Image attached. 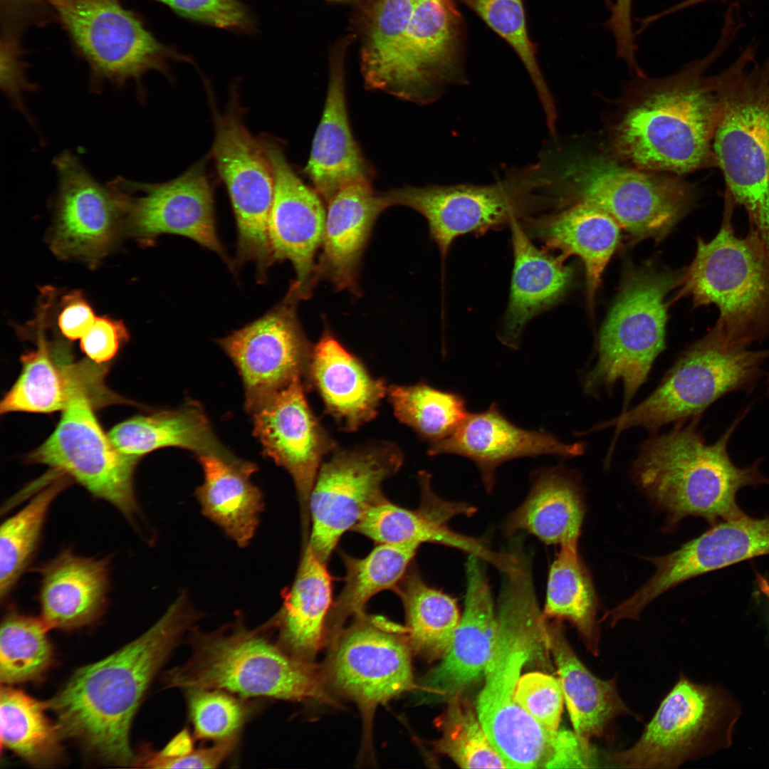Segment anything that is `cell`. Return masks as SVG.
I'll use <instances>...</instances> for the list:
<instances>
[{
	"mask_svg": "<svg viewBox=\"0 0 769 769\" xmlns=\"http://www.w3.org/2000/svg\"><path fill=\"white\" fill-rule=\"evenodd\" d=\"M715 1V0H684V1H681V2L679 3L677 5L674 6L668 9L666 11H663V12H661L660 14H658L655 15V16H652V18H651L652 19L651 21H653L656 19L660 18L661 16L662 17V16H665L666 14H671V13H674L675 11H679L681 9L691 6L693 5H696L698 4H701V3L706 2V1Z\"/></svg>",
	"mask_w": 769,
	"mask_h": 769,
	"instance_id": "cell-56",
	"label": "cell"
},
{
	"mask_svg": "<svg viewBox=\"0 0 769 769\" xmlns=\"http://www.w3.org/2000/svg\"><path fill=\"white\" fill-rule=\"evenodd\" d=\"M510 226L514 264L509 301L498 337L505 345L517 349L527 323L563 295L572 271L565 265V256L555 257L538 249L518 220Z\"/></svg>",
	"mask_w": 769,
	"mask_h": 769,
	"instance_id": "cell-35",
	"label": "cell"
},
{
	"mask_svg": "<svg viewBox=\"0 0 769 769\" xmlns=\"http://www.w3.org/2000/svg\"><path fill=\"white\" fill-rule=\"evenodd\" d=\"M206 90L215 127L211 156L227 189L236 222V263H254L257 279L262 283L274 263L268 236L275 192L272 164L262 138L254 137L245 125L236 86L222 113L216 108L210 88Z\"/></svg>",
	"mask_w": 769,
	"mask_h": 769,
	"instance_id": "cell-12",
	"label": "cell"
},
{
	"mask_svg": "<svg viewBox=\"0 0 769 769\" xmlns=\"http://www.w3.org/2000/svg\"><path fill=\"white\" fill-rule=\"evenodd\" d=\"M205 159L168 182L118 178L109 184L118 195L131 234L142 242L148 244L166 234L183 236L214 251L234 269L218 236Z\"/></svg>",
	"mask_w": 769,
	"mask_h": 769,
	"instance_id": "cell-17",
	"label": "cell"
},
{
	"mask_svg": "<svg viewBox=\"0 0 769 769\" xmlns=\"http://www.w3.org/2000/svg\"><path fill=\"white\" fill-rule=\"evenodd\" d=\"M721 708L711 688L681 678L661 701L642 736L612 761L624 768H672L687 760L716 722Z\"/></svg>",
	"mask_w": 769,
	"mask_h": 769,
	"instance_id": "cell-26",
	"label": "cell"
},
{
	"mask_svg": "<svg viewBox=\"0 0 769 769\" xmlns=\"http://www.w3.org/2000/svg\"><path fill=\"white\" fill-rule=\"evenodd\" d=\"M95 319L93 308L80 292H73L64 297L58 325L66 338L70 340L81 339Z\"/></svg>",
	"mask_w": 769,
	"mask_h": 769,
	"instance_id": "cell-54",
	"label": "cell"
},
{
	"mask_svg": "<svg viewBox=\"0 0 769 769\" xmlns=\"http://www.w3.org/2000/svg\"><path fill=\"white\" fill-rule=\"evenodd\" d=\"M748 46L714 75L719 117L713 149L725 196L746 211L750 231L769 252V59Z\"/></svg>",
	"mask_w": 769,
	"mask_h": 769,
	"instance_id": "cell-7",
	"label": "cell"
},
{
	"mask_svg": "<svg viewBox=\"0 0 769 769\" xmlns=\"http://www.w3.org/2000/svg\"><path fill=\"white\" fill-rule=\"evenodd\" d=\"M88 65L92 82L118 88L157 70L169 76L171 61L189 57L158 41L142 18L120 0H43Z\"/></svg>",
	"mask_w": 769,
	"mask_h": 769,
	"instance_id": "cell-11",
	"label": "cell"
},
{
	"mask_svg": "<svg viewBox=\"0 0 769 769\" xmlns=\"http://www.w3.org/2000/svg\"><path fill=\"white\" fill-rule=\"evenodd\" d=\"M66 485L59 479L35 496L0 528V597L11 592L38 547L48 511Z\"/></svg>",
	"mask_w": 769,
	"mask_h": 769,
	"instance_id": "cell-46",
	"label": "cell"
},
{
	"mask_svg": "<svg viewBox=\"0 0 769 769\" xmlns=\"http://www.w3.org/2000/svg\"><path fill=\"white\" fill-rule=\"evenodd\" d=\"M270 630L269 620L250 629L239 618L214 632H192L191 656L165 674V686L335 704L320 670L273 643Z\"/></svg>",
	"mask_w": 769,
	"mask_h": 769,
	"instance_id": "cell-6",
	"label": "cell"
},
{
	"mask_svg": "<svg viewBox=\"0 0 769 769\" xmlns=\"http://www.w3.org/2000/svg\"><path fill=\"white\" fill-rule=\"evenodd\" d=\"M558 212L526 219L529 233L546 246L575 255L585 265L589 308L594 301L603 271L620 239V226L604 211L577 202Z\"/></svg>",
	"mask_w": 769,
	"mask_h": 769,
	"instance_id": "cell-36",
	"label": "cell"
},
{
	"mask_svg": "<svg viewBox=\"0 0 769 769\" xmlns=\"http://www.w3.org/2000/svg\"><path fill=\"white\" fill-rule=\"evenodd\" d=\"M90 399L81 397L63 411L51 436L26 456L67 475L92 496L117 508L135 524L140 507L134 474L140 458L119 451L96 419Z\"/></svg>",
	"mask_w": 769,
	"mask_h": 769,
	"instance_id": "cell-15",
	"label": "cell"
},
{
	"mask_svg": "<svg viewBox=\"0 0 769 769\" xmlns=\"http://www.w3.org/2000/svg\"><path fill=\"white\" fill-rule=\"evenodd\" d=\"M724 205L715 237L707 242L698 239L679 296H691L695 307L715 305L719 316L714 328L729 341L747 346L769 335V253L754 233L736 235L735 206L727 197Z\"/></svg>",
	"mask_w": 769,
	"mask_h": 769,
	"instance_id": "cell-8",
	"label": "cell"
},
{
	"mask_svg": "<svg viewBox=\"0 0 769 769\" xmlns=\"http://www.w3.org/2000/svg\"><path fill=\"white\" fill-rule=\"evenodd\" d=\"M585 513L580 485L563 466L540 468L531 474L524 501L502 523L506 537L523 530L546 545L577 543Z\"/></svg>",
	"mask_w": 769,
	"mask_h": 769,
	"instance_id": "cell-33",
	"label": "cell"
},
{
	"mask_svg": "<svg viewBox=\"0 0 769 769\" xmlns=\"http://www.w3.org/2000/svg\"><path fill=\"white\" fill-rule=\"evenodd\" d=\"M421 496L417 509L397 506L387 498L373 506L352 530L374 540L377 544H406L419 547L431 543L443 545L474 555L492 565L501 572L514 563L511 552L492 550L483 540L459 533L451 529L449 521L455 516H473L476 508L466 502L449 501L440 498L432 489L431 475L419 474Z\"/></svg>",
	"mask_w": 769,
	"mask_h": 769,
	"instance_id": "cell-24",
	"label": "cell"
},
{
	"mask_svg": "<svg viewBox=\"0 0 769 769\" xmlns=\"http://www.w3.org/2000/svg\"><path fill=\"white\" fill-rule=\"evenodd\" d=\"M308 379L318 389L326 411L347 431H355L377 415L388 387L326 331L313 347Z\"/></svg>",
	"mask_w": 769,
	"mask_h": 769,
	"instance_id": "cell-32",
	"label": "cell"
},
{
	"mask_svg": "<svg viewBox=\"0 0 769 769\" xmlns=\"http://www.w3.org/2000/svg\"><path fill=\"white\" fill-rule=\"evenodd\" d=\"M738 24L726 19L706 56L661 78L639 77L609 130L613 156L634 167L683 174L716 166L713 142L719 117L714 77L705 72L730 43Z\"/></svg>",
	"mask_w": 769,
	"mask_h": 769,
	"instance_id": "cell-2",
	"label": "cell"
},
{
	"mask_svg": "<svg viewBox=\"0 0 769 769\" xmlns=\"http://www.w3.org/2000/svg\"><path fill=\"white\" fill-rule=\"evenodd\" d=\"M546 179L540 162L508 172L489 184H459L404 187L384 194L390 206H408L420 213L430 234L446 256L459 236L482 234L520 218H528L545 203Z\"/></svg>",
	"mask_w": 769,
	"mask_h": 769,
	"instance_id": "cell-13",
	"label": "cell"
},
{
	"mask_svg": "<svg viewBox=\"0 0 769 769\" xmlns=\"http://www.w3.org/2000/svg\"><path fill=\"white\" fill-rule=\"evenodd\" d=\"M516 702L545 729L556 732L564 696L558 679L542 672L520 676L515 691Z\"/></svg>",
	"mask_w": 769,
	"mask_h": 769,
	"instance_id": "cell-51",
	"label": "cell"
},
{
	"mask_svg": "<svg viewBox=\"0 0 769 769\" xmlns=\"http://www.w3.org/2000/svg\"><path fill=\"white\" fill-rule=\"evenodd\" d=\"M597 608L592 577L580 556L577 543L561 545L548 572L544 615L569 621L577 629L587 649L597 655Z\"/></svg>",
	"mask_w": 769,
	"mask_h": 769,
	"instance_id": "cell-42",
	"label": "cell"
},
{
	"mask_svg": "<svg viewBox=\"0 0 769 769\" xmlns=\"http://www.w3.org/2000/svg\"><path fill=\"white\" fill-rule=\"evenodd\" d=\"M696 418L650 437L632 464L634 481L667 513L669 525L687 516L711 523L741 518L746 514L736 503L738 491L768 482L756 466L739 468L730 459L727 443L736 425L714 444H706L696 430Z\"/></svg>",
	"mask_w": 769,
	"mask_h": 769,
	"instance_id": "cell-4",
	"label": "cell"
},
{
	"mask_svg": "<svg viewBox=\"0 0 769 769\" xmlns=\"http://www.w3.org/2000/svg\"><path fill=\"white\" fill-rule=\"evenodd\" d=\"M592 758L590 748L585 747L575 732L558 730L556 732L551 758L545 768H591Z\"/></svg>",
	"mask_w": 769,
	"mask_h": 769,
	"instance_id": "cell-55",
	"label": "cell"
},
{
	"mask_svg": "<svg viewBox=\"0 0 769 769\" xmlns=\"http://www.w3.org/2000/svg\"><path fill=\"white\" fill-rule=\"evenodd\" d=\"M53 165L58 183L52 249L62 258L96 262L108 252L123 218L119 197L69 152L59 155Z\"/></svg>",
	"mask_w": 769,
	"mask_h": 769,
	"instance_id": "cell-22",
	"label": "cell"
},
{
	"mask_svg": "<svg viewBox=\"0 0 769 769\" xmlns=\"http://www.w3.org/2000/svg\"><path fill=\"white\" fill-rule=\"evenodd\" d=\"M128 339L129 334L122 321L98 317L80 339V348L92 361L106 364L115 357Z\"/></svg>",
	"mask_w": 769,
	"mask_h": 769,
	"instance_id": "cell-53",
	"label": "cell"
},
{
	"mask_svg": "<svg viewBox=\"0 0 769 769\" xmlns=\"http://www.w3.org/2000/svg\"><path fill=\"white\" fill-rule=\"evenodd\" d=\"M41 619L10 612L0 631V679L12 684L39 678L50 666L53 649Z\"/></svg>",
	"mask_w": 769,
	"mask_h": 769,
	"instance_id": "cell-47",
	"label": "cell"
},
{
	"mask_svg": "<svg viewBox=\"0 0 769 769\" xmlns=\"http://www.w3.org/2000/svg\"><path fill=\"white\" fill-rule=\"evenodd\" d=\"M177 14L217 28L251 33L256 21L241 0H152Z\"/></svg>",
	"mask_w": 769,
	"mask_h": 769,
	"instance_id": "cell-52",
	"label": "cell"
},
{
	"mask_svg": "<svg viewBox=\"0 0 769 769\" xmlns=\"http://www.w3.org/2000/svg\"><path fill=\"white\" fill-rule=\"evenodd\" d=\"M46 706L22 691L1 686V745L36 767L51 766L62 754L63 738L46 717Z\"/></svg>",
	"mask_w": 769,
	"mask_h": 769,
	"instance_id": "cell-43",
	"label": "cell"
},
{
	"mask_svg": "<svg viewBox=\"0 0 769 769\" xmlns=\"http://www.w3.org/2000/svg\"><path fill=\"white\" fill-rule=\"evenodd\" d=\"M110 558H87L66 548L41 565L38 599L50 628L72 629L98 619L108 601Z\"/></svg>",
	"mask_w": 769,
	"mask_h": 769,
	"instance_id": "cell-29",
	"label": "cell"
},
{
	"mask_svg": "<svg viewBox=\"0 0 769 769\" xmlns=\"http://www.w3.org/2000/svg\"><path fill=\"white\" fill-rule=\"evenodd\" d=\"M461 693L449 698L444 713L438 718L441 736L435 742V748L462 768H506L476 712Z\"/></svg>",
	"mask_w": 769,
	"mask_h": 769,
	"instance_id": "cell-49",
	"label": "cell"
},
{
	"mask_svg": "<svg viewBox=\"0 0 769 769\" xmlns=\"http://www.w3.org/2000/svg\"><path fill=\"white\" fill-rule=\"evenodd\" d=\"M114 446L127 455L141 458L158 449L174 446L235 459L215 436L203 409L194 402L180 408L123 421L108 434Z\"/></svg>",
	"mask_w": 769,
	"mask_h": 769,
	"instance_id": "cell-39",
	"label": "cell"
},
{
	"mask_svg": "<svg viewBox=\"0 0 769 769\" xmlns=\"http://www.w3.org/2000/svg\"><path fill=\"white\" fill-rule=\"evenodd\" d=\"M727 340L714 327L682 353L656 388L632 409L590 431L614 428L608 454L620 433L639 427L656 431L671 422L699 417L725 394L746 387L755 380L769 350H749Z\"/></svg>",
	"mask_w": 769,
	"mask_h": 769,
	"instance_id": "cell-10",
	"label": "cell"
},
{
	"mask_svg": "<svg viewBox=\"0 0 769 769\" xmlns=\"http://www.w3.org/2000/svg\"><path fill=\"white\" fill-rule=\"evenodd\" d=\"M419 547L406 544H377L363 558L341 552L345 570V585L333 602L325 623V644L339 636L346 620L365 613L367 602L376 594L392 590L404 577Z\"/></svg>",
	"mask_w": 769,
	"mask_h": 769,
	"instance_id": "cell-40",
	"label": "cell"
},
{
	"mask_svg": "<svg viewBox=\"0 0 769 769\" xmlns=\"http://www.w3.org/2000/svg\"><path fill=\"white\" fill-rule=\"evenodd\" d=\"M342 52L332 58L329 85L320 122L304 172L328 202L342 187L370 181L374 171L355 142L349 123Z\"/></svg>",
	"mask_w": 769,
	"mask_h": 769,
	"instance_id": "cell-30",
	"label": "cell"
},
{
	"mask_svg": "<svg viewBox=\"0 0 769 769\" xmlns=\"http://www.w3.org/2000/svg\"><path fill=\"white\" fill-rule=\"evenodd\" d=\"M393 590L404 606L412 653L428 661L441 659L461 619L456 600L429 586L415 566H410Z\"/></svg>",
	"mask_w": 769,
	"mask_h": 769,
	"instance_id": "cell-41",
	"label": "cell"
},
{
	"mask_svg": "<svg viewBox=\"0 0 769 769\" xmlns=\"http://www.w3.org/2000/svg\"><path fill=\"white\" fill-rule=\"evenodd\" d=\"M758 581L760 590L766 597L769 604V582L761 576H758Z\"/></svg>",
	"mask_w": 769,
	"mask_h": 769,
	"instance_id": "cell-57",
	"label": "cell"
},
{
	"mask_svg": "<svg viewBox=\"0 0 769 769\" xmlns=\"http://www.w3.org/2000/svg\"><path fill=\"white\" fill-rule=\"evenodd\" d=\"M299 300L290 288L276 307L218 341L242 378L250 414L295 379L308 376L313 347L298 320Z\"/></svg>",
	"mask_w": 769,
	"mask_h": 769,
	"instance_id": "cell-18",
	"label": "cell"
},
{
	"mask_svg": "<svg viewBox=\"0 0 769 769\" xmlns=\"http://www.w3.org/2000/svg\"><path fill=\"white\" fill-rule=\"evenodd\" d=\"M402 462L396 446L378 442L337 450L321 465L309 501L308 541L322 562L327 564L346 531L387 499L382 484Z\"/></svg>",
	"mask_w": 769,
	"mask_h": 769,
	"instance_id": "cell-16",
	"label": "cell"
},
{
	"mask_svg": "<svg viewBox=\"0 0 769 769\" xmlns=\"http://www.w3.org/2000/svg\"><path fill=\"white\" fill-rule=\"evenodd\" d=\"M200 613L182 592L140 637L106 658L78 669L45 703L63 737L78 741L101 761L134 764L130 730L154 677Z\"/></svg>",
	"mask_w": 769,
	"mask_h": 769,
	"instance_id": "cell-1",
	"label": "cell"
},
{
	"mask_svg": "<svg viewBox=\"0 0 769 769\" xmlns=\"http://www.w3.org/2000/svg\"><path fill=\"white\" fill-rule=\"evenodd\" d=\"M585 443L566 444L554 434L527 430L512 423L494 402L487 409L469 413L446 439L430 445L428 454L466 457L478 468L486 491L491 492L499 466L511 459L555 455L571 458L584 454Z\"/></svg>",
	"mask_w": 769,
	"mask_h": 769,
	"instance_id": "cell-28",
	"label": "cell"
},
{
	"mask_svg": "<svg viewBox=\"0 0 769 769\" xmlns=\"http://www.w3.org/2000/svg\"><path fill=\"white\" fill-rule=\"evenodd\" d=\"M681 276L651 268L627 269L600 329L597 360L584 380L586 393L610 391L621 380L622 412L628 409L655 359L665 349L666 298L680 284Z\"/></svg>",
	"mask_w": 769,
	"mask_h": 769,
	"instance_id": "cell-9",
	"label": "cell"
},
{
	"mask_svg": "<svg viewBox=\"0 0 769 769\" xmlns=\"http://www.w3.org/2000/svg\"><path fill=\"white\" fill-rule=\"evenodd\" d=\"M461 17L451 0H414L400 66L389 92L415 103L434 101L466 81Z\"/></svg>",
	"mask_w": 769,
	"mask_h": 769,
	"instance_id": "cell-21",
	"label": "cell"
},
{
	"mask_svg": "<svg viewBox=\"0 0 769 769\" xmlns=\"http://www.w3.org/2000/svg\"><path fill=\"white\" fill-rule=\"evenodd\" d=\"M548 642L574 732L590 748L592 738L603 737L617 717L631 713L618 694L615 679L596 677L579 659L560 620L548 624Z\"/></svg>",
	"mask_w": 769,
	"mask_h": 769,
	"instance_id": "cell-38",
	"label": "cell"
},
{
	"mask_svg": "<svg viewBox=\"0 0 769 769\" xmlns=\"http://www.w3.org/2000/svg\"><path fill=\"white\" fill-rule=\"evenodd\" d=\"M530 567V558L523 556L503 573L497 639L476 707L506 768H545L558 731L540 725L514 699L523 667L548 647L547 617L539 608Z\"/></svg>",
	"mask_w": 769,
	"mask_h": 769,
	"instance_id": "cell-3",
	"label": "cell"
},
{
	"mask_svg": "<svg viewBox=\"0 0 769 769\" xmlns=\"http://www.w3.org/2000/svg\"><path fill=\"white\" fill-rule=\"evenodd\" d=\"M262 140L275 179L268 221L273 258L291 262L296 278L291 287L300 299L307 298L318 278L314 258L323 244L326 211L320 196L297 175L281 146L267 137Z\"/></svg>",
	"mask_w": 769,
	"mask_h": 769,
	"instance_id": "cell-23",
	"label": "cell"
},
{
	"mask_svg": "<svg viewBox=\"0 0 769 769\" xmlns=\"http://www.w3.org/2000/svg\"><path fill=\"white\" fill-rule=\"evenodd\" d=\"M332 577L326 563L304 542L291 586L282 592L283 603L271 619L277 643L288 653L312 663L325 644L326 619L333 604Z\"/></svg>",
	"mask_w": 769,
	"mask_h": 769,
	"instance_id": "cell-34",
	"label": "cell"
},
{
	"mask_svg": "<svg viewBox=\"0 0 769 769\" xmlns=\"http://www.w3.org/2000/svg\"><path fill=\"white\" fill-rule=\"evenodd\" d=\"M253 433L263 452L291 475L300 508L303 537L309 535V501L325 455L335 443L320 424L298 377L251 413Z\"/></svg>",
	"mask_w": 769,
	"mask_h": 769,
	"instance_id": "cell-19",
	"label": "cell"
},
{
	"mask_svg": "<svg viewBox=\"0 0 769 769\" xmlns=\"http://www.w3.org/2000/svg\"><path fill=\"white\" fill-rule=\"evenodd\" d=\"M461 1L513 48L535 86L548 127L555 133L556 107L536 59V46L528 36L523 0Z\"/></svg>",
	"mask_w": 769,
	"mask_h": 769,
	"instance_id": "cell-48",
	"label": "cell"
},
{
	"mask_svg": "<svg viewBox=\"0 0 769 769\" xmlns=\"http://www.w3.org/2000/svg\"><path fill=\"white\" fill-rule=\"evenodd\" d=\"M47 306L38 313L36 348L21 357V372L1 401V414L53 413L63 411L81 397L89 398L95 408L131 403L106 387L107 364L90 359L75 362L68 347L46 340Z\"/></svg>",
	"mask_w": 769,
	"mask_h": 769,
	"instance_id": "cell-20",
	"label": "cell"
},
{
	"mask_svg": "<svg viewBox=\"0 0 769 769\" xmlns=\"http://www.w3.org/2000/svg\"><path fill=\"white\" fill-rule=\"evenodd\" d=\"M769 554V517L746 514L723 520L666 555L649 559L655 572L625 600L627 609L639 614L658 596L692 577Z\"/></svg>",
	"mask_w": 769,
	"mask_h": 769,
	"instance_id": "cell-25",
	"label": "cell"
},
{
	"mask_svg": "<svg viewBox=\"0 0 769 769\" xmlns=\"http://www.w3.org/2000/svg\"><path fill=\"white\" fill-rule=\"evenodd\" d=\"M550 148L540 158L551 202L597 207L637 239H662L694 202V189L676 177L627 166L604 153Z\"/></svg>",
	"mask_w": 769,
	"mask_h": 769,
	"instance_id": "cell-5",
	"label": "cell"
},
{
	"mask_svg": "<svg viewBox=\"0 0 769 769\" xmlns=\"http://www.w3.org/2000/svg\"><path fill=\"white\" fill-rule=\"evenodd\" d=\"M483 563L469 555L464 610L449 651L418 686L425 700L449 699L461 692L484 674L491 659L498 622Z\"/></svg>",
	"mask_w": 769,
	"mask_h": 769,
	"instance_id": "cell-27",
	"label": "cell"
},
{
	"mask_svg": "<svg viewBox=\"0 0 769 769\" xmlns=\"http://www.w3.org/2000/svg\"><path fill=\"white\" fill-rule=\"evenodd\" d=\"M328 203L318 277L328 278L338 289H352L373 224L389 205L384 194H377L370 181L342 187Z\"/></svg>",
	"mask_w": 769,
	"mask_h": 769,
	"instance_id": "cell-31",
	"label": "cell"
},
{
	"mask_svg": "<svg viewBox=\"0 0 769 769\" xmlns=\"http://www.w3.org/2000/svg\"><path fill=\"white\" fill-rule=\"evenodd\" d=\"M204 473L195 491L202 514L240 548L249 545L260 523L264 501L251 482L257 466L238 458L198 455Z\"/></svg>",
	"mask_w": 769,
	"mask_h": 769,
	"instance_id": "cell-37",
	"label": "cell"
},
{
	"mask_svg": "<svg viewBox=\"0 0 769 769\" xmlns=\"http://www.w3.org/2000/svg\"><path fill=\"white\" fill-rule=\"evenodd\" d=\"M387 394L397 419L430 444L450 436L469 413L462 394L425 382L391 385Z\"/></svg>",
	"mask_w": 769,
	"mask_h": 769,
	"instance_id": "cell-45",
	"label": "cell"
},
{
	"mask_svg": "<svg viewBox=\"0 0 769 769\" xmlns=\"http://www.w3.org/2000/svg\"><path fill=\"white\" fill-rule=\"evenodd\" d=\"M414 0H375L361 51L367 88L389 93L402 61Z\"/></svg>",
	"mask_w": 769,
	"mask_h": 769,
	"instance_id": "cell-44",
	"label": "cell"
},
{
	"mask_svg": "<svg viewBox=\"0 0 769 769\" xmlns=\"http://www.w3.org/2000/svg\"><path fill=\"white\" fill-rule=\"evenodd\" d=\"M186 690L189 714L198 739L216 741L239 736L252 706L220 689Z\"/></svg>",
	"mask_w": 769,
	"mask_h": 769,
	"instance_id": "cell-50",
	"label": "cell"
},
{
	"mask_svg": "<svg viewBox=\"0 0 769 769\" xmlns=\"http://www.w3.org/2000/svg\"><path fill=\"white\" fill-rule=\"evenodd\" d=\"M354 618L329 645L320 671L329 691L359 707L364 723V750H370L377 707L418 686L405 626L365 612Z\"/></svg>",
	"mask_w": 769,
	"mask_h": 769,
	"instance_id": "cell-14",
	"label": "cell"
}]
</instances>
